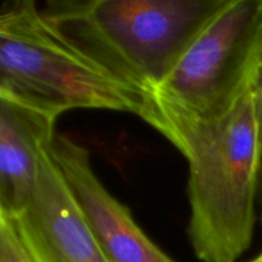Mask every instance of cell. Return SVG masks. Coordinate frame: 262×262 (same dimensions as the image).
<instances>
[{
	"label": "cell",
	"instance_id": "cell-1",
	"mask_svg": "<svg viewBox=\"0 0 262 262\" xmlns=\"http://www.w3.org/2000/svg\"><path fill=\"white\" fill-rule=\"evenodd\" d=\"M189 243L201 262H237L251 247L260 197L262 140L255 87L184 142Z\"/></svg>",
	"mask_w": 262,
	"mask_h": 262
},
{
	"label": "cell",
	"instance_id": "cell-2",
	"mask_svg": "<svg viewBox=\"0 0 262 262\" xmlns=\"http://www.w3.org/2000/svg\"><path fill=\"white\" fill-rule=\"evenodd\" d=\"M0 99L53 119L69 110L99 109L150 120L147 97L74 45L33 0L2 8Z\"/></svg>",
	"mask_w": 262,
	"mask_h": 262
},
{
	"label": "cell",
	"instance_id": "cell-3",
	"mask_svg": "<svg viewBox=\"0 0 262 262\" xmlns=\"http://www.w3.org/2000/svg\"><path fill=\"white\" fill-rule=\"evenodd\" d=\"M261 49L262 0H222L148 95V125L181 150L255 87Z\"/></svg>",
	"mask_w": 262,
	"mask_h": 262
},
{
	"label": "cell",
	"instance_id": "cell-4",
	"mask_svg": "<svg viewBox=\"0 0 262 262\" xmlns=\"http://www.w3.org/2000/svg\"><path fill=\"white\" fill-rule=\"evenodd\" d=\"M222 0H50L48 19L74 45L148 95ZM150 106V105H148Z\"/></svg>",
	"mask_w": 262,
	"mask_h": 262
},
{
	"label": "cell",
	"instance_id": "cell-5",
	"mask_svg": "<svg viewBox=\"0 0 262 262\" xmlns=\"http://www.w3.org/2000/svg\"><path fill=\"white\" fill-rule=\"evenodd\" d=\"M53 141L38 151L36 186L27 207L13 216L0 215L9 220L31 262H112L51 155Z\"/></svg>",
	"mask_w": 262,
	"mask_h": 262
},
{
	"label": "cell",
	"instance_id": "cell-6",
	"mask_svg": "<svg viewBox=\"0 0 262 262\" xmlns=\"http://www.w3.org/2000/svg\"><path fill=\"white\" fill-rule=\"evenodd\" d=\"M50 151L92 234L110 261L177 262L148 238L129 209L97 178L84 146L56 133Z\"/></svg>",
	"mask_w": 262,
	"mask_h": 262
},
{
	"label": "cell",
	"instance_id": "cell-7",
	"mask_svg": "<svg viewBox=\"0 0 262 262\" xmlns=\"http://www.w3.org/2000/svg\"><path fill=\"white\" fill-rule=\"evenodd\" d=\"M56 119L0 99V214L17 215L31 201L40 148L55 138Z\"/></svg>",
	"mask_w": 262,
	"mask_h": 262
},
{
	"label": "cell",
	"instance_id": "cell-8",
	"mask_svg": "<svg viewBox=\"0 0 262 262\" xmlns=\"http://www.w3.org/2000/svg\"><path fill=\"white\" fill-rule=\"evenodd\" d=\"M0 262H31L7 217L0 215Z\"/></svg>",
	"mask_w": 262,
	"mask_h": 262
},
{
	"label": "cell",
	"instance_id": "cell-9",
	"mask_svg": "<svg viewBox=\"0 0 262 262\" xmlns=\"http://www.w3.org/2000/svg\"><path fill=\"white\" fill-rule=\"evenodd\" d=\"M255 96H256V107H257V117L258 123H260V132L262 140V49H261V58L260 66H258L257 77H256L255 83Z\"/></svg>",
	"mask_w": 262,
	"mask_h": 262
},
{
	"label": "cell",
	"instance_id": "cell-10",
	"mask_svg": "<svg viewBox=\"0 0 262 262\" xmlns=\"http://www.w3.org/2000/svg\"><path fill=\"white\" fill-rule=\"evenodd\" d=\"M258 200H260V209H261V222H262V166H261V179H260V197H258Z\"/></svg>",
	"mask_w": 262,
	"mask_h": 262
},
{
	"label": "cell",
	"instance_id": "cell-11",
	"mask_svg": "<svg viewBox=\"0 0 262 262\" xmlns=\"http://www.w3.org/2000/svg\"><path fill=\"white\" fill-rule=\"evenodd\" d=\"M250 262H262V252L260 253V255L257 256V257L253 258V260H251Z\"/></svg>",
	"mask_w": 262,
	"mask_h": 262
}]
</instances>
